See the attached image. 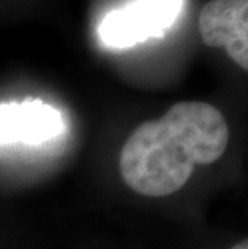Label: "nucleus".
<instances>
[{"label": "nucleus", "instance_id": "f257e3e1", "mask_svg": "<svg viewBox=\"0 0 248 249\" xmlns=\"http://www.w3.org/2000/svg\"><path fill=\"white\" fill-rule=\"evenodd\" d=\"M228 145L229 125L218 108L181 102L131 134L119 153V174L135 193L170 196L187 183L195 166L216 162Z\"/></svg>", "mask_w": 248, "mask_h": 249}, {"label": "nucleus", "instance_id": "f03ea898", "mask_svg": "<svg viewBox=\"0 0 248 249\" xmlns=\"http://www.w3.org/2000/svg\"><path fill=\"white\" fill-rule=\"evenodd\" d=\"M184 0H139L110 12L98 26L105 45L129 49L150 39H161L181 13Z\"/></svg>", "mask_w": 248, "mask_h": 249}, {"label": "nucleus", "instance_id": "7ed1b4c3", "mask_svg": "<svg viewBox=\"0 0 248 249\" xmlns=\"http://www.w3.org/2000/svg\"><path fill=\"white\" fill-rule=\"evenodd\" d=\"M198 28L205 45L223 47L237 66L248 70V0H211Z\"/></svg>", "mask_w": 248, "mask_h": 249}, {"label": "nucleus", "instance_id": "20e7f679", "mask_svg": "<svg viewBox=\"0 0 248 249\" xmlns=\"http://www.w3.org/2000/svg\"><path fill=\"white\" fill-rule=\"evenodd\" d=\"M63 116L40 100L0 105V145H39L63 132Z\"/></svg>", "mask_w": 248, "mask_h": 249}, {"label": "nucleus", "instance_id": "39448f33", "mask_svg": "<svg viewBox=\"0 0 248 249\" xmlns=\"http://www.w3.org/2000/svg\"><path fill=\"white\" fill-rule=\"evenodd\" d=\"M230 249H248V243H247V240H244L242 243H239V245H235L234 248H230Z\"/></svg>", "mask_w": 248, "mask_h": 249}]
</instances>
